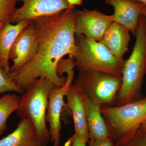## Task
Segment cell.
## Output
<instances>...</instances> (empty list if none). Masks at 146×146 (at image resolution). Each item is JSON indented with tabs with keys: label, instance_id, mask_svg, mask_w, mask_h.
I'll return each instance as SVG.
<instances>
[{
	"label": "cell",
	"instance_id": "1",
	"mask_svg": "<svg viewBox=\"0 0 146 146\" xmlns=\"http://www.w3.org/2000/svg\"><path fill=\"white\" fill-rule=\"evenodd\" d=\"M76 11L73 6L32 20L37 51L31 61L13 78L24 90L40 78L49 80L57 87L65 84L67 77L58 75L57 66L64 56H74L77 49L75 39Z\"/></svg>",
	"mask_w": 146,
	"mask_h": 146
},
{
	"label": "cell",
	"instance_id": "2",
	"mask_svg": "<svg viewBox=\"0 0 146 146\" xmlns=\"http://www.w3.org/2000/svg\"><path fill=\"white\" fill-rule=\"evenodd\" d=\"M135 36L132 52L123 64L122 84L115 103L117 106L143 98L141 89L146 74V21L143 14Z\"/></svg>",
	"mask_w": 146,
	"mask_h": 146
},
{
	"label": "cell",
	"instance_id": "3",
	"mask_svg": "<svg viewBox=\"0 0 146 146\" xmlns=\"http://www.w3.org/2000/svg\"><path fill=\"white\" fill-rule=\"evenodd\" d=\"M77 49L73 56L79 72L94 71L122 77L123 59L110 52L101 42L81 35H75Z\"/></svg>",
	"mask_w": 146,
	"mask_h": 146
},
{
	"label": "cell",
	"instance_id": "4",
	"mask_svg": "<svg viewBox=\"0 0 146 146\" xmlns=\"http://www.w3.org/2000/svg\"><path fill=\"white\" fill-rule=\"evenodd\" d=\"M53 86L46 78H40L35 80L21 94L16 110L20 119L28 118L31 120L39 137L46 144L51 140L46 115L49 93Z\"/></svg>",
	"mask_w": 146,
	"mask_h": 146
},
{
	"label": "cell",
	"instance_id": "5",
	"mask_svg": "<svg viewBox=\"0 0 146 146\" xmlns=\"http://www.w3.org/2000/svg\"><path fill=\"white\" fill-rule=\"evenodd\" d=\"M101 111L115 143L134 133L146 121V97L120 106H103Z\"/></svg>",
	"mask_w": 146,
	"mask_h": 146
},
{
	"label": "cell",
	"instance_id": "6",
	"mask_svg": "<svg viewBox=\"0 0 146 146\" xmlns=\"http://www.w3.org/2000/svg\"><path fill=\"white\" fill-rule=\"evenodd\" d=\"M122 77L94 71L79 72L74 85L91 101L103 106L115 104Z\"/></svg>",
	"mask_w": 146,
	"mask_h": 146
},
{
	"label": "cell",
	"instance_id": "7",
	"mask_svg": "<svg viewBox=\"0 0 146 146\" xmlns=\"http://www.w3.org/2000/svg\"><path fill=\"white\" fill-rule=\"evenodd\" d=\"M75 67L74 58L69 56L68 58H62L58 65L57 71L59 76L63 73L67 74L65 84L61 87L53 86L50 91L48 96L46 120L49 124L50 140L53 143L60 142L61 129L60 117L63 107L65 106L64 98L74 80Z\"/></svg>",
	"mask_w": 146,
	"mask_h": 146
},
{
	"label": "cell",
	"instance_id": "8",
	"mask_svg": "<svg viewBox=\"0 0 146 146\" xmlns=\"http://www.w3.org/2000/svg\"><path fill=\"white\" fill-rule=\"evenodd\" d=\"M37 50L34 27L31 21L18 34L9 52V59L13 62L9 74L12 78L34 58Z\"/></svg>",
	"mask_w": 146,
	"mask_h": 146
},
{
	"label": "cell",
	"instance_id": "9",
	"mask_svg": "<svg viewBox=\"0 0 146 146\" xmlns=\"http://www.w3.org/2000/svg\"><path fill=\"white\" fill-rule=\"evenodd\" d=\"M113 22L112 15H106L96 9L77 10L76 34L100 42Z\"/></svg>",
	"mask_w": 146,
	"mask_h": 146
},
{
	"label": "cell",
	"instance_id": "10",
	"mask_svg": "<svg viewBox=\"0 0 146 146\" xmlns=\"http://www.w3.org/2000/svg\"><path fill=\"white\" fill-rule=\"evenodd\" d=\"M23 5L17 9L10 21L16 24L24 21H32L39 17L52 15L71 8L66 0H18Z\"/></svg>",
	"mask_w": 146,
	"mask_h": 146
},
{
	"label": "cell",
	"instance_id": "11",
	"mask_svg": "<svg viewBox=\"0 0 146 146\" xmlns=\"http://www.w3.org/2000/svg\"><path fill=\"white\" fill-rule=\"evenodd\" d=\"M114 8L113 22L125 27L136 36L138 21L146 5L133 0H105Z\"/></svg>",
	"mask_w": 146,
	"mask_h": 146
},
{
	"label": "cell",
	"instance_id": "12",
	"mask_svg": "<svg viewBox=\"0 0 146 146\" xmlns=\"http://www.w3.org/2000/svg\"><path fill=\"white\" fill-rule=\"evenodd\" d=\"M66 107L73 116L75 134L87 143L89 141V132L86 125L84 102L86 97L74 84H72L66 94Z\"/></svg>",
	"mask_w": 146,
	"mask_h": 146
},
{
	"label": "cell",
	"instance_id": "13",
	"mask_svg": "<svg viewBox=\"0 0 146 146\" xmlns=\"http://www.w3.org/2000/svg\"><path fill=\"white\" fill-rule=\"evenodd\" d=\"M29 119H21L12 133L0 139V146H46Z\"/></svg>",
	"mask_w": 146,
	"mask_h": 146
},
{
	"label": "cell",
	"instance_id": "14",
	"mask_svg": "<svg viewBox=\"0 0 146 146\" xmlns=\"http://www.w3.org/2000/svg\"><path fill=\"white\" fill-rule=\"evenodd\" d=\"M130 31L125 27L113 22L108 27L101 43L113 55L120 59L128 50L130 41Z\"/></svg>",
	"mask_w": 146,
	"mask_h": 146
},
{
	"label": "cell",
	"instance_id": "15",
	"mask_svg": "<svg viewBox=\"0 0 146 146\" xmlns=\"http://www.w3.org/2000/svg\"><path fill=\"white\" fill-rule=\"evenodd\" d=\"M31 21H24L16 24L7 22L0 30V68L10 74L9 52L16 37Z\"/></svg>",
	"mask_w": 146,
	"mask_h": 146
},
{
	"label": "cell",
	"instance_id": "16",
	"mask_svg": "<svg viewBox=\"0 0 146 146\" xmlns=\"http://www.w3.org/2000/svg\"><path fill=\"white\" fill-rule=\"evenodd\" d=\"M101 106L86 97L84 108L89 139L110 137L107 125L101 111Z\"/></svg>",
	"mask_w": 146,
	"mask_h": 146
},
{
	"label": "cell",
	"instance_id": "17",
	"mask_svg": "<svg viewBox=\"0 0 146 146\" xmlns=\"http://www.w3.org/2000/svg\"><path fill=\"white\" fill-rule=\"evenodd\" d=\"M20 100L21 97L15 94L5 95L0 98V135L6 129L7 119L18 109Z\"/></svg>",
	"mask_w": 146,
	"mask_h": 146
},
{
	"label": "cell",
	"instance_id": "18",
	"mask_svg": "<svg viewBox=\"0 0 146 146\" xmlns=\"http://www.w3.org/2000/svg\"><path fill=\"white\" fill-rule=\"evenodd\" d=\"M115 146H146V127L143 124L134 133L115 143Z\"/></svg>",
	"mask_w": 146,
	"mask_h": 146
},
{
	"label": "cell",
	"instance_id": "19",
	"mask_svg": "<svg viewBox=\"0 0 146 146\" xmlns=\"http://www.w3.org/2000/svg\"><path fill=\"white\" fill-rule=\"evenodd\" d=\"M24 91L25 90L15 82L9 74L0 68V95L8 92L22 94Z\"/></svg>",
	"mask_w": 146,
	"mask_h": 146
},
{
	"label": "cell",
	"instance_id": "20",
	"mask_svg": "<svg viewBox=\"0 0 146 146\" xmlns=\"http://www.w3.org/2000/svg\"><path fill=\"white\" fill-rule=\"evenodd\" d=\"M18 0H0V21L5 23L9 22L17 9Z\"/></svg>",
	"mask_w": 146,
	"mask_h": 146
},
{
	"label": "cell",
	"instance_id": "21",
	"mask_svg": "<svg viewBox=\"0 0 146 146\" xmlns=\"http://www.w3.org/2000/svg\"><path fill=\"white\" fill-rule=\"evenodd\" d=\"M88 143L89 146H115V142L111 137L89 139Z\"/></svg>",
	"mask_w": 146,
	"mask_h": 146
},
{
	"label": "cell",
	"instance_id": "22",
	"mask_svg": "<svg viewBox=\"0 0 146 146\" xmlns=\"http://www.w3.org/2000/svg\"><path fill=\"white\" fill-rule=\"evenodd\" d=\"M71 138V146H86V143L82 141L75 133Z\"/></svg>",
	"mask_w": 146,
	"mask_h": 146
},
{
	"label": "cell",
	"instance_id": "23",
	"mask_svg": "<svg viewBox=\"0 0 146 146\" xmlns=\"http://www.w3.org/2000/svg\"><path fill=\"white\" fill-rule=\"evenodd\" d=\"M71 6L80 5L82 4V0H66Z\"/></svg>",
	"mask_w": 146,
	"mask_h": 146
},
{
	"label": "cell",
	"instance_id": "24",
	"mask_svg": "<svg viewBox=\"0 0 146 146\" xmlns=\"http://www.w3.org/2000/svg\"><path fill=\"white\" fill-rule=\"evenodd\" d=\"M71 143H72V141L70 138L65 142L63 146H71Z\"/></svg>",
	"mask_w": 146,
	"mask_h": 146
},
{
	"label": "cell",
	"instance_id": "25",
	"mask_svg": "<svg viewBox=\"0 0 146 146\" xmlns=\"http://www.w3.org/2000/svg\"><path fill=\"white\" fill-rule=\"evenodd\" d=\"M133 1L141 3L146 6V0H133Z\"/></svg>",
	"mask_w": 146,
	"mask_h": 146
},
{
	"label": "cell",
	"instance_id": "26",
	"mask_svg": "<svg viewBox=\"0 0 146 146\" xmlns=\"http://www.w3.org/2000/svg\"><path fill=\"white\" fill-rule=\"evenodd\" d=\"M143 16L145 17V19L146 21V6L143 9V13H142Z\"/></svg>",
	"mask_w": 146,
	"mask_h": 146
},
{
	"label": "cell",
	"instance_id": "27",
	"mask_svg": "<svg viewBox=\"0 0 146 146\" xmlns=\"http://www.w3.org/2000/svg\"><path fill=\"white\" fill-rule=\"evenodd\" d=\"M4 23H3V22H1L0 21V30H1V29L2 28L3 26L4 25Z\"/></svg>",
	"mask_w": 146,
	"mask_h": 146
},
{
	"label": "cell",
	"instance_id": "28",
	"mask_svg": "<svg viewBox=\"0 0 146 146\" xmlns=\"http://www.w3.org/2000/svg\"><path fill=\"white\" fill-rule=\"evenodd\" d=\"M53 146H60L59 143H54Z\"/></svg>",
	"mask_w": 146,
	"mask_h": 146
},
{
	"label": "cell",
	"instance_id": "29",
	"mask_svg": "<svg viewBox=\"0 0 146 146\" xmlns=\"http://www.w3.org/2000/svg\"><path fill=\"white\" fill-rule=\"evenodd\" d=\"M144 124H145V125L146 126V121L145 122V123H144Z\"/></svg>",
	"mask_w": 146,
	"mask_h": 146
}]
</instances>
